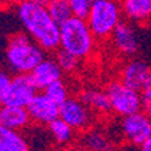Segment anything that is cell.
Masks as SVG:
<instances>
[{"instance_id":"cell-12","label":"cell","mask_w":151,"mask_h":151,"mask_svg":"<svg viewBox=\"0 0 151 151\" xmlns=\"http://www.w3.org/2000/svg\"><path fill=\"white\" fill-rule=\"evenodd\" d=\"M81 140L80 145L88 151H113L115 150V142L111 134L105 128L97 126H92L88 129L81 132Z\"/></svg>"},{"instance_id":"cell-27","label":"cell","mask_w":151,"mask_h":151,"mask_svg":"<svg viewBox=\"0 0 151 151\" xmlns=\"http://www.w3.org/2000/svg\"><path fill=\"white\" fill-rule=\"evenodd\" d=\"M65 151H88V150H86V148H84L81 145H78V146L72 145V146H69V147H66Z\"/></svg>"},{"instance_id":"cell-13","label":"cell","mask_w":151,"mask_h":151,"mask_svg":"<svg viewBox=\"0 0 151 151\" xmlns=\"http://www.w3.org/2000/svg\"><path fill=\"white\" fill-rule=\"evenodd\" d=\"M0 124L15 131H26L32 124L26 107L0 104Z\"/></svg>"},{"instance_id":"cell-10","label":"cell","mask_w":151,"mask_h":151,"mask_svg":"<svg viewBox=\"0 0 151 151\" xmlns=\"http://www.w3.org/2000/svg\"><path fill=\"white\" fill-rule=\"evenodd\" d=\"M26 108L32 124L46 127L53 120L60 117V105L47 97L45 93H37Z\"/></svg>"},{"instance_id":"cell-6","label":"cell","mask_w":151,"mask_h":151,"mask_svg":"<svg viewBox=\"0 0 151 151\" xmlns=\"http://www.w3.org/2000/svg\"><path fill=\"white\" fill-rule=\"evenodd\" d=\"M94 116L96 115L78 96H70L60 105V117L77 132H84L93 126Z\"/></svg>"},{"instance_id":"cell-24","label":"cell","mask_w":151,"mask_h":151,"mask_svg":"<svg viewBox=\"0 0 151 151\" xmlns=\"http://www.w3.org/2000/svg\"><path fill=\"white\" fill-rule=\"evenodd\" d=\"M142 111L151 117V89L142 91Z\"/></svg>"},{"instance_id":"cell-19","label":"cell","mask_w":151,"mask_h":151,"mask_svg":"<svg viewBox=\"0 0 151 151\" xmlns=\"http://www.w3.org/2000/svg\"><path fill=\"white\" fill-rule=\"evenodd\" d=\"M54 60L57 61V63H58V66L63 72V74H73V73H76L80 69V65L82 62L80 58H77L72 53L63 50L61 47L55 50Z\"/></svg>"},{"instance_id":"cell-14","label":"cell","mask_w":151,"mask_h":151,"mask_svg":"<svg viewBox=\"0 0 151 151\" xmlns=\"http://www.w3.org/2000/svg\"><path fill=\"white\" fill-rule=\"evenodd\" d=\"M63 72L61 70V68L58 66L55 60L51 58H45L41 62L38 63L34 68L30 76H31L34 84L37 85L38 89H46L50 84H53L54 81L62 78Z\"/></svg>"},{"instance_id":"cell-5","label":"cell","mask_w":151,"mask_h":151,"mask_svg":"<svg viewBox=\"0 0 151 151\" xmlns=\"http://www.w3.org/2000/svg\"><path fill=\"white\" fill-rule=\"evenodd\" d=\"M105 92L109 97L112 113L116 116L124 117L142 111V92L129 88L119 78L108 82Z\"/></svg>"},{"instance_id":"cell-21","label":"cell","mask_w":151,"mask_h":151,"mask_svg":"<svg viewBox=\"0 0 151 151\" xmlns=\"http://www.w3.org/2000/svg\"><path fill=\"white\" fill-rule=\"evenodd\" d=\"M43 93L46 94L49 99H51L55 104H58V105L65 103V101L70 97L69 85L66 84L62 78L57 80L53 84H50L46 89H43Z\"/></svg>"},{"instance_id":"cell-11","label":"cell","mask_w":151,"mask_h":151,"mask_svg":"<svg viewBox=\"0 0 151 151\" xmlns=\"http://www.w3.org/2000/svg\"><path fill=\"white\" fill-rule=\"evenodd\" d=\"M150 65L140 58H127L119 70V80L129 88L142 92Z\"/></svg>"},{"instance_id":"cell-7","label":"cell","mask_w":151,"mask_h":151,"mask_svg":"<svg viewBox=\"0 0 151 151\" xmlns=\"http://www.w3.org/2000/svg\"><path fill=\"white\" fill-rule=\"evenodd\" d=\"M120 134L124 142L139 147L151 135V117L143 111L122 117Z\"/></svg>"},{"instance_id":"cell-28","label":"cell","mask_w":151,"mask_h":151,"mask_svg":"<svg viewBox=\"0 0 151 151\" xmlns=\"http://www.w3.org/2000/svg\"><path fill=\"white\" fill-rule=\"evenodd\" d=\"M32 1H34V3H38V4H42V6H47L51 0H32Z\"/></svg>"},{"instance_id":"cell-16","label":"cell","mask_w":151,"mask_h":151,"mask_svg":"<svg viewBox=\"0 0 151 151\" xmlns=\"http://www.w3.org/2000/svg\"><path fill=\"white\" fill-rule=\"evenodd\" d=\"M78 97L84 101L96 116H108L112 113L111 103L105 89L100 88H85L80 92Z\"/></svg>"},{"instance_id":"cell-17","label":"cell","mask_w":151,"mask_h":151,"mask_svg":"<svg viewBox=\"0 0 151 151\" xmlns=\"http://www.w3.org/2000/svg\"><path fill=\"white\" fill-rule=\"evenodd\" d=\"M47 131L50 134V138L53 140V143L58 147L66 148L72 146L74 143L76 138H77V131L73 127H70L65 120H62L61 117H57L55 120L49 124Z\"/></svg>"},{"instance_id":"cell-15","label":"cell","mask_w":151,"mask_h":151,"mask_svg":"<svg viewBox=\"0 0 151 151\" xmlns=\"http://www.w3.org/2000/svg\"><path fill=\"white\" fill-rule=\"evenodd\" d=\"M123 16L134 23H151V0H119Z\"/></svg>"},{"instance_id":"cell-18","label":"cell","mask_w":151,"mask_h":151,"mask_svg":"<svg viewBox=\"0 0 151 151\" xmlns=\"http://www.w3.org/2000/svg\"><path fill=\"white\" fill-rule=\"evenodd\" d=\"M0 151H30L26 135L0 124Z\"/></svg>"},{"instance_id":"cell-30","label":"cell","mask_w":151,"mask_h":151,"mask_svg":"<svg viewBox=\"0 0 151 151\" xmlns=\"http://www.w3.org/2000/svg\"><path fill=\"white\" fill-rule=\"evenodd\" d=\"M3 3H9L8 0H0V4H3Z\"/></svg>"},{"instance_id":"cell-20","label":"cell","mask_w":151,"mask_h":151,"mask_svg":"<svg viewBox=\"0 0 151 151\" xmlns=\"http://www.w3.org/2000/svg\"><path fill=\"white\" fill-rule=\"evenodd\" d=\"M46 7L51 18L60 26L63 24L68 19H70L73 16L69 0H51Z\"/></svg>"},{"instance_id":"cell-3","label":"cell","mask_w":151,"mask_h":151,"mask_svg":"<svg viewBox=\"0 0 151 151\" xmlns=\"http://www.w3.org/2000/svg\"><path fill=\"white\" fill-rule=\"evenodd\" d=\"M97 42L86 19L72 16L60 27V47L81 61L93 55Z\"/></svg>"},{"instance_id":"cell-22","label":"cell","mask_w":151,"mask_h":151,"mask_svg":"<svg viewBox=\"0 0 151 151\" xmlns=\"http://www.w3.org/2000/svg\"><path fill=\"white\" fill-rule=\"evenodd\" d=\"M92 3H93V0H69L73 16H78V18L86 19Z\"/></svg>"},{"instance_id":"cell-23","label":"cell","mask_w":151,"mask_h":151,"mask_svg":"<svg viewBox=\"0 0 151 151\" xmlns=\"http://www.w3.org/2000/svg\"><path fill=\"white\" fill-rule=\"evenodd\" d=\"M11 80H12V77H11L6 70L0 69V104H3V99H4V96H6L7 91H8Z\"/></svg>"},{"instance_id":"cell-1","label":"cell","mask_w":151,"mask_h":151,"mask_svg":"<svg viewBox=\"0 0 151 151\" xmlns=\"http://www.w3.org/2000/svg\"><path fill=\"white\" fill-rule=\"evenodd\" d=\"M16 16L24 32L46 53L60 49V27L51 18L46 6L27 0L16 6Z\"/></svg>"},{"instance_id":"cell-31","label":"cell","mask_w":151,"mask_h":151,"mask_svg":"<svg viewBox=\"0 0 151 151\" xmlns=\"http://www.w3.org/2000/svg\"><path fill=\"white\" fill-rule=\"evenodd\" d=\"M47 151H58V150H53V148H50V150H47Z\"/></svg>"},{"instance_id":"cell-4","label":"cell","mask_w":151,"mask_h":151,"mask_svg":"<svg viewBox=\"0 0 151 151\" xmlns=\"http://www.w3.org/2000/svg\"><path fill=\"white\" fill-rule=\"evenodd\" d=\"M123 20L119 0H94L91 6L86 22L94 38L100 42L109 41L112 32Z\"/></svg>"},{"instance_id":"cell-2","label":"cell","mask_w":151,"mask_h":151,"mask_svg":"<svg viewBox=\"0 0 151 151\" xmlns=\"http://www.w3.org/2000/svg\"><path fill=\"white\" fill-rule=\"evenodd\" d=\"M46 51L26 32H15L8 38L6 50L7 65L15 74H30L46 58Z\"/></svg>"},{"instance_id":"cell-9","label":"cell","mask_w":151,"mask_h":151,"mask_svg":"<svg viewBox=\"0 0 151 151\" xmlns=\"http://www.w3.org/2000/svg\"><path fill=\"white\" fill-rule=\"evenodd\" d=\"M115 53L124 58H132L139 51V41L129 20H122L109 38Z\"/></svg>"},{"instance_id":"cell-26","label":"cell","mask_w":151,"mask_h":151,"mask_svg":"<svg viewBox=\"0 0 151 151\" xmlns=\"http://www.w3.org/2000/svg\"><path fill=\"white\" fill-rule=\"evenodd\" d=\"M146 89H151V66H150V70L147 73V77H146V81H145V86H143V91Z\"/></svg>"},{"instance_id":"cell-8","label":"cell","mask_w":151,"mask_h":151,"mask_svg":"<svg viewBox=\"0 0 151 151\" xmlns=\"http://www.w3.org/2000/svg\"><path fill=\"white\" fill-rule=\"evenodd\" d=\"M38 93L37 85L34 84L30 74H16L12 77L3 104L15 107H27L30 101Z\"/></svg>"},{"instance_id":"cell-29","label":"cell","mask_w":151,"mask_h":151,"mask_svg":"<svg viewBox=\"0 0 151 151\" xmlns=\"http://www.w3.org/2000/svg\"><path fill=\"white\" fill-rule=\"evenodd\" d=\"M9 4H15V6H19V4L24 3V1H27V0H8Z\"/></svg>"},{"instance_id":"cell-25","label":"cell","mask_w":151,"mask_h":151,"mask_svg":"<svg viewBox=\"0 0 151 151\" xmlns=\"http://www.w3.org/2000/svg\"><path fill=\"white\" fill-rule=\"evenodd\" d=\"M139 148H140V151H151V135L139 146Z\"/></svg>"}]
</instances>
